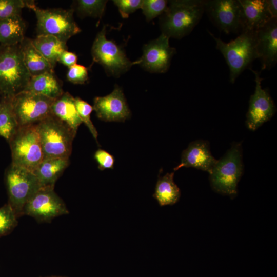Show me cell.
Instances as JSON below:
<instances>
[{
  "label": "cell",
  "mask_w": 277,
  "mask_h": 277,
  "mask_svg": "<svg viewBox=\"0 0 277 277\" xmlns=\"http://www.w3.org/2000/svg\"><path fill=\"white\" fill-rule=\"evenodd\" d=\"M204 12V0L168 1L160 20L162 34L169 38H183L193 30Z\"/></svg>",
  "instance_id": "cell-1"
},
{
  "label": "cell",
  "mask_w": 277,
  "mask_h": 277,
  "mask_svg": "<svg viewBox=\"0 0 277 277\" xmlns=\"http://www.w3.org/2000/svg\"><path fill=\"white\" fill-rule=\"evenodd\" d=\"M214 39L216 48L223 54L229 68V81L234 83L241 73L258 58L256 31L244 29L234 40L225 43L208 31Z\"/></svg>",
  "instance_id": "cell-2"
},
{
  "label": "cell",
  "mask_w": 277,
  "mask_h": 277,
  "mask_svg": "<svg viewBox=\"0 0 277 277\" xmlns=\"http://www.w3.org/2000/svg\"><path fill=\"white\" fill-rule=\"evenodd\" d=\"M31 76L23 58L20 44L0 45V93L12 98L24 91Z\"/></svg>",
  "instance_id": "cell-3"
},
{
  "label": "cell",
  "mask_w": 277,
  "mask_h": 277,
  "mask_svg": "<svg viewBox=\"0 0 277 277\" xmlns=\"http://www.w3.org/2000/svg\"><path fill=\"white\" fill-rule=\"evenodd\" d=\"M244 166L241 143H234L219 160L209 173V181L216 192L231 199L238 194V184L243 174Z\"/></svg>",
  "instance_id": "cell-4"
},
{
  "label": "cell",
  "mask_w": 277,
  "mask_h": 277,
  "mask_svg": "<svg viewBox=\"0 0 277 277\" xmlns=\"http://www.w3.org/2000/svg\"><path fill=\"white\" fill-rule=\"evenodd\" d=\"M26 7L35 14L37 35H52L67 43L81 31L74 19L73 9H41L32 1H28Z\"/></svg>",
  "instance_id": "cell-5"
},
{
  "label": "cell",
  "mask_w": 277,
  "mask_h": 277,
  "mask_svg": "<svg viewBox=\"0 0 277 277\" xmlns=\"http://www.w3.org/2000/svg\"><path fill=\"white\" fill-rule=\"evenodd\" d=\"M44 159H69L76 134L52 115L36 124Z\"/></svg>",
  "instance_id": "cell-6"
},
{
  "label": "cell",
  "mask_w": 277,
  "mask_h": 277,
  "mask_svg": "<svg viewBox=\"0 0 277 277\" xmlns=\"http://www.w3.org/2000/svg\"><path fill=\"white\" fill-rule=\"evenodd\" d=\"M8 142L11 151V164L34 172L44 160L36 124L19 127Z\"/></svg>",
  "instance_id": "cell-7"
},
{
  "label": "cell",
  "mask_w": 277,
  "mask_h": 277,
  "mask_svg": "<svg viewBox=\"0 0 277 277\" xmlns=\"http://www.w3.org/2000/svg\"><path fill=\"white\" fill-rule=\"evenodd\" d=\"M5 182L8 203L18 218L23 215L26 203L41 186L33 172L12 164L6 172Z\"/></svg>",
  "instance_id": "cell-8"
},
{
  "label": "cell",
  "mask_w": 277,
  "mask_h": 277,
  "mask_svg": "<svg viewBox=\"0 0 277 277\" xmlns=\"http://www.w3.org/2000/svg\"><path fill=\"white\" fill-rule=\"evenodd\" d=\"M106 27L97 34L92 47L93 60L101 64L110 75L118 76L136 64L126 56L122 48L106 37Z\"/></svg>",
  "instance_id": "cell-9"
},
{
  "label": "cell",
  "mask_w": 277,
  "mask_h": 277,
  "mask_svg": "<svg viewBox=\"0 0 277 277\" xmlns=\"http://www.w3.org/2000/svg\"><path fill=\"white\" fill-rule=\"evenodd\" d=\"M11 103L19 127L36 124L51 115L54 100L23 91L12 98Z\"/></svg>",
  "instance_id": "cell-10"
},
{
  "label": "cell",
  "mask_w": 277,
  "mask_h": 277,
  "mask_svg": "<svg viewBox=\"0 0 277 277\" xmlns=\"http://www.w3.org/2000/svg\"><path fill=\"white\" fill-rule=\"evenodd\" d=\"M204 12L212 23L225 33H241L244 21L239 0H204Z\"/></svg>",
  "instance_id": "cell-11"
},
{
  "label": "cell",
  "mask_w": 277,
  "mask_h": 277,
  "mask_svg": "<svg viewBox=\"0 0 277 277\" xmlns=\"http://www.w3.org/2000/svg\"><path fill=\"white\" fill-rule=\"evenodd\" d=\"M68 213L54 187H41L26 203L23 211V215L30 216L39 223L50 222L57 216Z\"/></svg>",
  "instance_id": "cell-12"
},
{
  "label": "cell",
  "mask_w": 277,
  "mask_h": 277,
  "mask_svg": "<svg viewBox=\"0 0 277 277\" xmlns=\"http://www.w3.org/2000/svg\"><path fill=\"white\" fill-rule=\"evenodd\" d=\"M255 75V87L250 97L246 113V125L251 131H255L269 121L275 114L276 108L267 89H263V78L260 73L250 68Z\"/></svg>",
  "instance_id": "cell-13"
},
{
  "label": "cell",
  "mask_w": 277,
  "mask_h": 277,
  "mask_svg": "<svg viewBox=\"0 0 277 277\" xmlns=\"http://www.w3.org/2000/svg\"><path fill=\"white\" fill-rule=\"evenodd\" d=\"M169 39L168 36L161 34L156 39L145 45L143 55L135 61L136 64L150 72H166L176 52L175 49L170 47Z\"/></svg>",
  "instance_id": "cell-14"
},
{
  "label": "cell",
  "mask_w": 277,
  "mask_h": 277,
  "mask_svg": "<svg viewBox=\"0 0 277 277\" xmlns=\"http://www.w3.org/2000/svg\"><path fill=\"white\" fill-rule=\"evenodd\" d=\"M93 109L97 117L106 122L124 121L130 116L123 91L118 86L109 94L95 97Z\"/></svg>",
  "instance_id": "cell-15"
},
{
  "label": "cell",
  "mask_w": 277,
  "mask_h": 277,
  "mask_svg": "<svg viewBox=\"0 0 277 277\" xmlns=\"http://www.w3.org/2000/svg\"><path fill=\"white\" fill-rule=\"evenodd\" d=\"M256 50L261 70L270 69L277 62V18H272L256 31Z\"/></svg>",
  "instance_id": "cell-16"
},
{
  "label": "cell",
  "mask_w": 277,
  "mask_h": 277,
  "mask_svg": "<svg viewBox=\"0 0 277 277\" xmlns=\"http://www.w3.org/2000/svg\"><path fill=\"white\" fill-rule=\"evenodd\" d=\"M216 161L211 153L209 142L197 140L191 142L183 151L181 163L173 170L175 171L182 167H192L209 174Z\"/></svg>",
  "instance_id": "cell-17"
},
{
  "label": "cell",
  "mask_w": 277,
  "mask_h": 277,
  "mask_svg": "<svg viewBox=\"0 0 277 277\" xmlns=\"http://www.w3.org/2000/svg\"><path fill=\"white\" fill-rule=\"evenodd\" d=\"M51 114L57 118L73 132L76 134L80 125L82 123L77 113L75 98L69 92H64L54 100L51 108Z\"/></svg>",
  "instance_id": "cell-18"
},
{
  "label": "cell",
  "mask_w": 277,
  "mask_h": 277,
  "mask_svg": "<svg viewBox=\"0 0 277 277\" xmlns=\"http://www.w3.org/2000/svg\"><path fill=\"white\" fill-rule=\"evenodd\" d=\"M239 2L242 9L244 29L256 31L272 18L266 0H239Z\"/></svg>",
  "instance_id": "cell-19"
},
{
  "label": "cell",
  "mask_w": 277,
  "mask_h": 277,
  "mask_svg": "<svg viewBox=\"0 0 277 277\" xmlns=\"http://www.w3.org/2000/svg\"><path fill=\"white\" fill-rule=\"evenodd\" d=\"M69 163L68 158L44 159L34 171L41 187H54L56 181L68 167Z\"/></svg>",
  "instance_id": "cell-20"
},
{
  "label": "cell",
  "mask_w": 277,
  "mask_h": 277,
  "mask_svg": "<svg viewBox=\"0 0 277 277\" xmlns=\"http://www.w3.org/2000/svg\"><path fill=\"white\" fill-rule=\"evenodd\" d=\"M23 61L31 76L53 72V68L37 50L32 39L25 37L20 44Z\"/></svg>",
  "instance_id": "cell-21"
},
{
  "label": "cell",
  "mask_w": 277,
  "mask_h": 277,
  "mask_svg": "<svg viewBox=\"0 0 277 277\" xmlns=\"http://www.w3.org/2000/svg\"><path fill=\"white\" fill-rule=\"evenodd\" d=\"M24 91L41 94L54 100L64 93L62 85L53 72L31 76Z\"/></svg>",
  "instance_id": "cell-22"
},
{
  "label": "cell",
  "mask_w": 277,
  "mask_h": 277,
  "mask_svg": "<svg viewBox=\"0 0 277 277\" xmlns=\"http://www.w3.org/2000/svg\"><path fill=\"white\" fill-rule=\"evenodd\" d=\"M26 24L21 15L0 20V45L13 46L25 38Z\"/></svg>",
  "instance_id": "cell-23"
},
{
  "label": "cell",
  "mask_w": 277,
  "mask_h": 277,
  "mask_svg": "<svg viewBox=\"0 0 277 277\" xmlns=\"http://www.w3.org/2000/svg\"><path fill=\"white\" fill-rule=\"evenodd\" d=\"M32 43L54 68L62 53L67 50L66 43L49 35H37Z\"/></svg>",
  "instance_id": "cell-24"
},
{
  "label": "cell",
  "mask_w": 277,
  "mask_h": 277,
  "mask_svg": "<svg viewBox=\"0 0 277 277\" xmlns=\"http://www.w3.org/2000/svg\"><path fill=\"white\" fill-rule=\"evenodd\" d=\"M174 174L172 172L159 177L153 197L161 206L172 205L180 199L181 191L174 182Z\"/></svg>",
  "instance_id": "cell-25"
},
{
  "label": "cell",
  "mask_w": 277,
  "mask_h": 277,
  "mask_svg": "<svg viewBox=\"0 0 277 277\" xmlns=\"http://www.w3.org/2000/svg\"><path fill=\"white\" fill-rule=\"evenodd\" d=\"M18 128L10 98L2 96L0 100V136L9 142Z\"/></svg>",
  "instance_id": "cell-26"
},
{
  "label": "cell",
  "mask_w": 277,
  "mask_h": 277,
  "mask_svg": "<svg viewBox=\"0 0 277 277\" xmlns=\"http://www.w3.org/2000/svg\"><path fill=\"white\" fill-rule=\"evenodd\" d=\"M77 10L80 15L101 18L105 9L107 1L79 0Z\"/></svg>",
  "instance_id": "cell-27"
},
{
  "label": "cell",
  "mask_w": 277,
  "mask_h": 277,
  "mask_svg": "<svg viewBox=\"0 0 277 277\" xmlns=\"http://www.w3.org/2000/svg\"><path fill=\"white\" fill-rule=\"evenodd\" d=\"M17 217L7 203L0 208V238L9 234L17 226Z\"/></svg>",
  "instance_id": "cell-28"
},
{
  "label": "cell",
  "mask_w": 277,
  "mask_h": 277,
  "mask_svg": "<svg viewBox=\"0 0 277 277\" xmlns=\"http://www.w3.org/2000/svg\"><path fill=\"white\" fill-rule=\"evenodd\" d=\"M75 103L78 115L89 129L93 137L97 141V131L90 119V114L93 110V107L79 97L75 98Z\"/></svg>",
  "instance_id": "cell-29"
},
{
  "label": "cell",
  "mask_w": 277,
  "mask_h": 277,
  "mask_svg": "<svg viewBox=\"0 0 277 277\" xmlns=\"http://www.w3.org/2000/svg\"><path fill=\"white\" fill-rule=\"evenodd\" d=\"M27 2L23 0H0V20L21 15Z\"/></svg>",
  "instance_id": "cell-30"
},
{
  "label": "cell",
  "mask_w": 277,
  "mask_h": 277,
  "mask_svg": "<svg viewBox=\"0 0 277 277\" xmlns=\"http://www.w3.org/2000/svg\"><path fill=\"white\" fill-rule=\"evenodd\" d=\"M168 1L165 0H144L141 9L146 20L151 21L161 15L165 10Z\"/></svg>",
  "instance_id": "cell-31"
},
{
  "label": "cell",
  "mask_w": 277,
  "mask_h": 277,
  "mask_svg": "<svg viewBox=\"0 0 277 277\" xmlns=\"http://www.w3.org/2000/svg\"><path fill=\"white\" fill-rule=\"evenodd\" d=\"M68 81L74 84H83L88 79L87 68L81 65L75 64L69 68L67 73Z\"/></svg>",
  "instance_id": "cell-32"
},
{
  "label": "cell",
  "mask_w": 277,
  "mask_h": 277,
  "mask_svg": "<svg viewBox=\"0 0 277 277\" xmlns=\"http://www.w3.org/2000/svg\"><path fill=\"white\" fill-rule=\"evenodd\" d=\"M113 2L124 18H127L130 14L141 8L142 4L141 0H115Z\"/></svg>",
  "instance_id": "cell-33"
},
{
  "label": "cell",
  "mask_w": 277,
  "mask_h": 277,
  "mask_svg": "<svg viewBox=\"0 0 277 277\" xmlns=\"http://www.w3.org/2000/svg\"><path fill=\"white\" fill-rule=\"evenodd\" d=\"M94 157L98 163V168L103 171L106 169H113L114 158L111 154L103 149H98L94 153Z\"/></svg>",
  "instance_id": "cell-34"
},
{
  "label": "cell",
  "mask_w": 277,
  "mask_h": 277,
  "mask_svg": "<svg viewBox=\"0 0 277 277\" xmlns=\"http://www.w3.org/2000/svg\"><path fill=\"white\" fill-rule=\"evenodd\" d=\"M77 56L73 52L66 50L61 55L58 62L68 68L76 64Z\"/></svg>",
  "instance_id": "cell-35"
},
{
  "label": "cell",
  "mask_w": 277,
  "mask_h": 277,
  "mask_svg": "<svg viewBox=\"0 0 277 277\" xmlns=\"http://www.w3.org/2000/svg\"><path fill=\"white\" fill-rule=\"evenodd\" d=\"M267 8L271 18H277V1L266 0Z\"/></svg>",
  "instance_id": "cell-36"
},
{
  "label": "cell",
  "mask_w": 277,
  "mask_h": 277,
  "mask_svg": "<svg viewBox=\"0 0 277 277\" xmlns=\"http://www.w3.org/2000/svg\"><path fill=\"white\" fill-rule=\"evenodd\" d=\"M50 277H65V276H50Z\"/></svg>",
  "instance_id": "cell-37"
},
{
  "label": "cell",
  "mask_w": 277,
  "mask_h": 277,
  "mask_svg": "<svg viewBox=\"0 0 277 277\" xmlns=\"http://www.w3.org/2000/svg\"><path fill=\"white\" fill-rule=\"evenodd\" d=\"M1 97H2V95H1V94L0 93V100H1Z\"/></svg>",
  "instance_id": "cell-38"
}]
</instances>
